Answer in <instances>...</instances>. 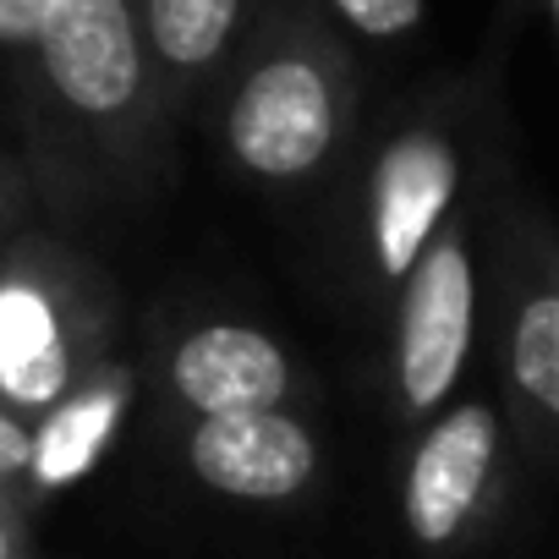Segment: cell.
Returning <instances> with one entry per match:
<instances>
[{
	"label": "cell",
	"instance_id": "9a60e30c",
	"mask_svg": "<svg viewBox=\"0 0 559 559\" xmlns=\"http://www.w3.org/2000/svg\"><path fill=\"white\" fill-rule=\"evenodd\" d=\"M548 7V23H554V45H559V0H543Z\"/></svg>",
	"mask_w": 559,
	"mask_h": 559
},
{
	"label": "cell",
	"instance_id": "9c48e42d",
	"mask_svg": "<svg viewBox=\"0 0 559 559\" xmlns=\"http://www.w3.org/2000/svg\"><path fill=\"white\" fill-rule=\"evenodd\" d=\"M170 439L192 488L247 510L302 504L330 472V439L308 406L170 423Z\"/></svg>",
	"mask_w": 559,
	"mask_h": 559
},
{
	"label": "cell",
	"instance_id": "52a82bcc",
	"mask_svg": "<svg viewBox=\"0 0 559 559\" xmlns=\"http://www.w3.org/2000/svg\"><path fill=\"white\" fill-rule=\"evenodd\" d=\"M488 341L510 412L559 439V230L537 209H488Z\"/></svg>",
	"mask_w": 559,
	"mask_h": 559
},
{
	"label": "cell",
	"instance_id": "7c38bea8",
	"mask_svg": "<svg viewBox=\"0 0 559 559\" xmlns=\"http://www.w3.org/2000/svg\"><path fill=\"white\" fill-rule=\"evenodd\" d=\"M324 17L362 45H401L423 28L428 0H319Z\"/></svg>",
	"mask_w": 559,
	"mask_h": 559
},
{
	"label": "cell",
	"instance_id": "8fae6325",
	"mask_svg": "<svg viewBox=\"0 0 559 559\" xmlns=\"http://www.w3.org/2000/svg\"><path fill=\"white\" fill-rule=\"evenodd\" d=\"M143 390V373L127 368V362H105L94 368L56 412H45V423L34 428V472L28 483L39 488H61V483H78L94 472V461L110 450V439L121 433L127 423V406L132 395Z\"/></svg>",
	"mask_w": 559,
	"mask_h": 559
},
{
	"label": "cell",
	"instance_id": "3957f363",
	"mask_svg": "<svg viewBox=\"0 0 559 559\" xmlns=\"http://www.w3.org/2000/svg\"><path fill=\"white\" fill-rule=\"evenodd\" d=\"M384 406L390 428L412 433L455 395L488 330V198H472L417 258L384 313Z\"/></svg>",
	"mask_w": 559,
	"mask_h": 559
},
{
	"label": "cell",
	"instance_id": "7a4b0ae2",
	"mask_svg": "<svg viewBox=\"0 0 559 559\" xmlns=\"http://www.w3.org/2000/svg\"><path fill=\"white\" fill-rule=\"evenodd\" d=\"M488 127L493 116L483 88L450 83L401 105L362 148L352 181L346 274L368 313H390L401 280L417 269L428 241L472 198H483Z\"/></svg>",
	"mask_w": 559,
	"mask_h": 559
},
{
	"label": "cell",
	"instance_id": "5bb4252c",
	"mask_svg": "<svg viewBox=\"0 0 559 559\" xmlns=\"http://www.w3.org/2000/svg\"><path fill=\"white\" fill-rule=\"evenodd\" d=\"M7 219H12V187H7V176H0V230H7Z\"/></svg>",
	"mask_w": 559,
	"mask_h": 559
},
{
	"label": "cell",
	"instance_id": "ba28073f",
	"mask_svg": "<svg viewBox=\"0 0 559 559\" xmlns=\"http://www.w3.org/2000/svg\"><path fill=\"white\" fill-rule=\"evenodd\" d=\"M143 384L159 401L165 423L313 406L308 362L274 330L230 313H187L181 324H170L148 346Z\"/></svg>",
	"mask_w": 559,
	"mask_h": 559
},
{
	"label": "cell",
	"instance_id": "8992f818",
	"mask_svg": "<svg viewBox=\"0 0 559 559\" xmlns=\"http://www.w3.org/2000/svg\"><path fill=\"white\" fill-rule=\"evenodd\" d=\"M510 488V423L488 395H455L401 433L395 515L423 559H455L488 537Z\"/></svg>",
	"mask_w": 559,
	"mask_h": 559
},
{
	"label": "cell",
	"instance_id": "4fadbf2b",
	"mask_svg": "<svg viewBox=\"0 0 559 559\" xmlns=\"http://www.w3.org/2000/svg\"><path fill=\"white\" fill-rule=\"evenodd\" d=\"M34 472V428L0 406V477H28Z\"/></svg>",
	"mask_w": 559,
	"mask_h": 559
},
{
	"label": "cell",
	"instance_id": "30bf717a",
	"mask_svg": "<svg viewBox=\"0 0 559 559\" xmlns=\"http://www.w3.org/2000/svg\"><path fill=\"white\" fill-rule=\"evenodd\" d=\"M252 23L258 0H138L143 50L154 61L170 121L209 116Z\"/></svg>",
	"mask_w": 559,
	"mask_h": 559
},
{
	"label": "cell",
	"instance_id": "277c9868",
	"mask_svg": "<svg viewBox=\"0 0 559 559\" xmlns=\"http://www.w3.org/2000/svg\"><path fill=\"white\" fill-rule=\"evenodd\" d=\"M28 34L56 105L121 165H159L170 110L143 50L138 0H39Z\"/></svg>",
	"mask_w": 559,
	"mask_h": 559
},
{
	"label": "cell",
	"instance_id": "6da1fadb",
	"mask_svg": "<svg viewBox=\"0 0 559 559\" xmlns=\"http://www.w3.org/2000/svg\"><path fill=\"white\" fill-rule=\"evenodd\" d=\"M209 127L225 165L258 192L292 198L335 176L362 127V78L324 7L263 0Z\"/></svg>",
	"mask_w": 559,
	"mask_h": 559
},
{
	"label": "cell",
	"instance_id": "5b68a950",
	"mask_svg": "<svg viewBox=\"0 0 559 559\" xmlns=\"http://www.w3.org/2000/svg\"><path fill=\"white\" fill-rule=\"evenodd\" d=\"M116 297L72 258H23L0 274V406L17 417L56 412L110 362Z\"/></svg>",
	"mask_w": 559,
	"mask_h": 559
}]
</instances>
